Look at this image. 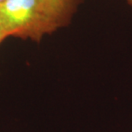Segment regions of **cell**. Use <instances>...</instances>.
I'll list each match as a JSON object with an SVG mask.
<instances>
[{
  "label": "cell",
  "instance_id": "cell-1",
  "mask_svg": "<svg viewBox=\"0 0 132 132\" xmlns=\"http://www.w3.org/2000/svg\"><path fill=\"white\" fill-rule=\"evenodd\" d=\"M0 18L7 37L39 42L60 27L45 0H6Z\"/></svg>",
  "mask_w": 132,
  "mask_h": 132
},
{
  "label": "cell",
  "instance_id": "cell-2",
  "mask_svg": "<svg viewBox=\"0 0 132 132\" xmlns=\"http://www.w3.org/2000/svg\"><path fill=\"white\" fill-rule=\"evenodd\" d=\"M60 28L70 22L81 0H45Z\"/></svg>",
  "mask_w": 132,
  "mask_h": 132
},
{
  "label": "cell",
  "instance_id": "cell-3",
  "mask_svg": "<svg viewBox=\"0 0 132 132\" xmlns=\"http://www.w3.org/2000/svg\"><path fill=\"white\" fill-rule=\"evenodd\" d=\"M6 38H8L7 34H6V33H5L4 27H3V24H2V22H1V18H0V44H1Z\"/></svg>",
  "mask_w": 132,
  "mask_h": 132
},
{
  "label": "cell",
  "instance_id": "cell-4",
  "mask_svg": "<svg viewBox=\"0 0 132 132\" xmlns=\"http://www.w3.org/2000/svg\"><path fill=\"white\" fill-rule=\"evenodd\" d=\"M128 4L130 5V6H132V0H127Z\"/></svg>",
  "mask_w": 132,
  "mask_h": 132
},
{
  "label": "cell",
  "instance_id": "cell-5",
  "mask_svg": "<svg viewBox=\"0 0 132 132\" xmlns=\"http://www.w3.org/2000/svg\"><path fill=\"white\" fill-rule=\"evenodd\" d=\"M5 1H6V0H0V4H3V3H4V2H5Z\"/></svg>",
  "mask_w": 132,
  "mask_h": 132
},
{
  "label": "cell",
  "instance_id": "cell-6",
  "mask_svg": "<svg viewBox=\"0 0 132 132\" xmlns=\"http://www.w3.org/2000/svg\"><path fill=\"white\" fill-rule=\"evenodd\" d=\"M131 132H132V131H131Z\"/></svg>",
  "mask_w": 132,
  "mask_h": 132
}]
</instances>
